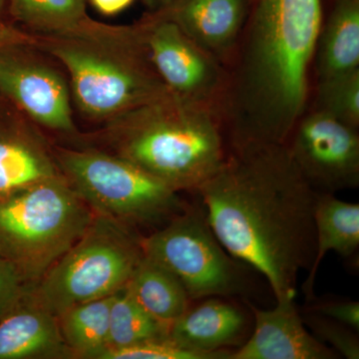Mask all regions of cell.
<instances>
[{
    "label": "cell",
    "instance_id": "603a6c76",
    "mask_svg": "<svg viewBox=\"0 0 359 359\" xmlns=\"http://www.w3.org/2000/svg\"><path fill=\"white\" fill-rule=\"evenodd\" d=\"M318 110L358 129L359 125V69L320 80Z\"/></svg>",
    "mask_w": 359,
    "mask_h": 359
},
{
    "label": "cell",
    "instance_id": "e0dca14e",
    "mask_svg": "<svg viewBox=\"0 0 359 359\" xmlns=\"http://www.w3.org/2000/svg\"><path fill=\"white\" fill-rule=\"evenodd\" d=\"M316 255L302 285L309 301H314L316 273L330 250L344 257L353 256L359 248V205L337 199L332 194L318 193L314 210Z\"/></svg>",
    "mask_w": 359,
    "mask_h": 359
},
{
    "label": "cell",
    "instance_id": "30bf717a",
    "mask_svg": "<svg viewBox=\"0 0 359 359\" xmlns=\"http://www.w3.org/2000/svg\"><path fill=\"white\" fill-rule=\"evenodd\" d=\"M290 156L318 193L358 188L359 137L353 127L318 110L297 126Z\"/></svg>",
    "mask_w": 359,
    "mask_h": 359
},
{
    "label": "cell",
    "instance_id": "6da1fadb",
    "mask_svg": "<svg viewBox=\"0 0 359 359\" xmlns=\"http://www.w3.org/2000/svg\"><path fill=\"white\" fill-rule=\"evenodd\" d=\"M224 250L268 280L276 299L297 294L316 255L318 193L283 144H242L197 191Z\"/></svg>",
    "mask_w": 359,
    "mask_h": 359
},
{
    "label": "cell",
    "instance_id": "7c38bea8",
    "mask_svg": "<svg viewBox=\"0 0 359 359\" xmlns=\"http://www.w3.org/2000/svg\"><path fill=\"white\" fill-rule=\"evenodd\" d=\"M59 176L53 150L36 125L0 96V197Z\"/></svg>",
    "mask_w": 359,
    "mask_h": 359
},
{
    "label": "cell",
    "instance_id": "44dd1931",
    "mask_svg": "<svg viewBox=\"0 0 359 359\" xmlns=\"http://www.w3.org/2000/svg\"><path fill=\"white\" fill-rule=\"evenodd\" d=\"M9 13L32 35L69 32L87 20L88 0H8Z\"/></svg>",
    "mask_w": 359,
    "mask_h": 359
},
{
    "label": "cell",
    "instance_id": "ac0fdd59",
    "mask_svg": "<svg viewBox=\"0 0 359 359\" xmlns=\"http://www.w3.org/2000/svg\"><path fill=\"white\" fill-rule=\"evenodd\" d=\"M125 289L152 318L168 328L190 306V297L179 278L145 255Z\"/></svg>",
    "mask_w": 359,
    "mask_h": 359
},
{
    "label": "cell",
    "instance_id": "d4e9b609",
    "mask_svg": "<svg viewBox=\"0 0 359 359\" xmlns=\"http://www.w3.org/2000/svg\"><path fill=\"white\" fill-rule=\"evenodd\" d=\"M308 316V314H306ZM320 341L330 344L335 353L347 359L359 358V340L353 328L311 313L304 320Z\"/></svg>",
    "mask_w": 359,
    "mask_h": 359
},
{
    "label": "cell",
    "instance_id": "3957f363",
    "mask_svg": "<svg viewBox=\"0 0 359 359\" xmlns=\"http://www.w3.org/2000/svg\"><path fill=\"white\" fill-rule=\"evenodd\" d=\"M36 36L35 47L65 67L72 103L84 119L108 124L170 93L156 71L139 23L87 20Z\"/></svg>",
    "mask_w": 359,
    "mask_h": 359
},
{
    "label": "cell",
    "instance_id": "8992f818",
    "mask_svg": "<svg viewBox=\"0 0 359 359\" xmlns=\"http://www.w3.org/2000/svg\"><path fill=\"white\" fill-rule=\"evenodd\" d=\"M144 256L129 226L94 215L82 237L28 290L26 297L57 316L126 287Z\"/></svg>",
    "mask_w": 359,
    "mask_h": 359
},
{
    "label": "cell",
    "instance_id": "52a82bcc",
    "mask_svg": "<svg viewBox=\"0 0 359 359\" xmlns=\"http://www.w3.org/2000/svg\"><path fill=\"white\" fill-rule=\"evenodd\" d=\"M61 176L96 214L127 224H155L183 211L179 192L110 151L52 147Z\"/></svg>",
    "mask_w": 359,
    "mask_h": 359
},
{
    "label": "cell",
    "instance_id": "4dcf8cb0",
    "mask_svg": "<svg viewBox=\"0 0 359 359\" xmlns=\"http://www.w3.org/2000/svg\"><path fill=\"white\" fill-rule=\"evenodd\" d=\"M6 0H0V18H1L2 13H4V7H6Z\"/></svg>",
    "mask_w": 359,
    "mask_h": 359
},
{
    "label": "cell",
    "instance_id": "484cf974",
    "mask_svg": "<svg viewBox=\"0 0 359 359\" xmlns=\"http://www.w3.org/2000/svg\"><path fill=\"white\" fill-rule=\"evenodd\" d=\"M27 283L11 261L0 256V320L20 306L27 294Z\"/></svg>",
    "mask_w": 359,
    "mask_h": 359
},
{
    "label": "cell",
    "instance_id": "4fadbf2b",
    "mask_svg": "<svg viewBox=\"0 0 359 359\" xmlns=\"http://www.w3.org/2000/svg\"><path fill=\"white\" fill-rule=\"evenodd\" d=\"M295 295L276 299L273 309L249 304L255 318L254 332L230 359H334V349L306 328L294 302Z\"/></svg>",
    "mask_w": 359,
    "mask_h": 359
},
{
    "label": "cell",
    "instance_id": "277c9868",
    "mask_svg": "<svg viewBox=\"0 0 359 359\" xmlns=\"http://www.w3.org/2000/svg\"><path fill=\"white\" fill-rule=\"evenodd\" d=\"M102 139L177 192L199 190L226 160L205 103L172 92L104 125Z\"/></svg>",
    "mask_w": 359,
    "mask_h": 359
},
{
    "label": "cell",
    "instance_id": "d6986e66",
    "mask_svg": "<svg viewBox=\"0 0 359 359\" xmlns=\"http://www.w3.org/2000/svg\"><path fill=\"white\" fill-rule=\"evenodd\" d=\"M318 45L320 80L359 69V0H334Z\"/></svg>",
    "mask_w": 359,
    "mask_h": 359
},
{
    "label": "cell",
    "instance_id": "8fae6325",
    "mask_svg": "<svg viewBox=\"0 0 359 359\" xmlns=\"http://www.w3.org/2000/svg\"><path fill=\"white\" fill-rule=\"evenodd\" d=\"M138 23L151 61L170 92L205 103L221 81L212 54L189 39L178 25L154 13Z\"/></svg>",
    "mask_w": 359,
    "mask_h": 359
},
{
    "label": "cell",
    "instance_id": "cb8c5ba5",
    "mask_svg": "<svg viewBox=\"0 0 359 359\" xmlns=\"http://www.w3.org/2000/svg\"><path fill=\"white\" fill-rule=\"evenodd\" d=\"M96 359H211L180 346L169 335L145 340L133 346L106 348Z\"/></svg>",
    "mask_w": 359,
    "mask_h": 359
},
{
    "label": "cell",
    "instance_id": "f1b7e54d",
    "mask_svg": "<svg viewBox=\"0 0 359 359\" xmlns=\"http://www.w3.org/2000/svg\"><path fill=\"white\" fill-rule=\"evenodd\" d=\"M92 6L103 15H116L128 8L134 0H88Z\"/></svg>",
    "mask_w": 359,
    "mask_h": 359
},
{
    "label": "cell",
    "instance_id": "ba28073f",
    "mask_svg": "<svg viewBox=\"0 0 359 359\" xmlns=\"http://www.w3.org/2000/svg\"><path fill=\"white\" fill-rule=\"evenodd\" d=\"M141 245L179 278L191 301L244 294V264L224 250L203 208L184 209Z\"/></svg>",
    "mask_w": 359,
    "mask_h": 359
},
{
    "label": "cell",
    "instance_id": "5b68a950",
    "mask_svg": "<svg viewBox=\"0 0 359 359\" xmlns=\"http://www.w3.org/2000/svg\"><path fill=\"white\" fill-rule=\"evenodd\" d=\"M94 215L62 176L2 196L0 256L30 289L82 237Z\"/></svg>",
    "mask_w": 359,
    "mask_h": 359
},
{
    "label": "cell",
    "instance_id": "9c48e42d",
    "mask_svg": "<svg viewBox=\"0 0 359 359\" xmlns=\"http://www.w3.org/2000/svg\"><path fill=\"white\" fill-rule=\"evenodd\" d=\"M32 44L0 45V96L37 127L79 135L67 77Z\"/></svg>",
    "mask_w": 359,
    "mask_h": 359
},
{
    "label": "cell",
    "instance_id": "83f0119b",
    "mask_svg": "<svg viewBox=\"0 0 359 359\" xmlns=\"http://www.w3.org/2000/svg\"><path fill=\"white\" fill-rule=\"evenodd\" d=\"M36 44V36L22 28L8 25L0 20V45Z\"/></svg>",
    "mask_w": 359,
    "mask_h": 359
},
{
    "label": "cell",
    "instance_id": "7402d4cb",
    "mask_svg": "<svg viewBox=\"0 0 359 359\" xmlns=\"http://www.w3.org/2000/svg\"><path fill=\"white\" fill-rule=\"evenodd\" d=\"M169 335V328L150 316L126 289L116 292L110 309L107 348L133 346Z\"/></svg>",
    "mask_w": 359,
    "mask_h": 359
},
{
    "label": "cell",
    "instance_id": "9a60e30c",
    "mask_svg": "<svg viewBox=\"0 0 359 359\" xmlns=\"http://www.w3.org/2000/svg\"><path fill=\"white\" fill-rule=\"evenodd\" d=\"M250 0H175L150 11L174 22L209 53L230 48L249 13Z\"/></svg>",
    "mask_w": 359,
    "mask_h": 359
},
{
    "label": "cell",
    "instance_id": "f546056e",
    "mask_svg": "<svg viewBox=\"0 0 359 359\" xmlns=\"http://www.w3.org/2000/svg\"><path fill=\"white\" fill-rule=\"evenodd\" d=\"M175 0H144V4L148 6L150 11H157L168 4H172Z\"/></svg>",
    "mask_w": 359,
    "mask_h": 359
},
{
    "label": "cell",
    "instance_id": "ffe728a7",
    "mask_svg": "<svg viewBox=\"0 0 359 359\" xmlns=\"http://www.w3.org/2000/svg\"><path fill=\"white\" fill-rule=\"evenodd\" d=\"M114 295L77 304L57 316L61 334L73 358L96 359L107 348Z\"/></svg>",
    "mask_w": 359,
    "mask_h": 359
},
{
    "label": "cell",
    "instance_id": "5bb4252c",
    "mask_svg": "<svg viewBox=\"0 0 359 359\" xmlns=\"http://www.w3.org/2000/svg\"><path fill=\"white\" fill-rule=\"evenodd\" d=\"M248 320L242 309L219 297H207L187 309L169 328V337L180 346L211 359H230L226 347L245 342Z\"/></svg>",
    "mask_w": 359,
    "mask_h": 359
},
{
    "label": "cell",
    "instance_id": "7a4b0ae2",
    "mask_svg": "<svg viewBox=\"0 0 359 359\" xmlns=\"http://www.w3.org/2000/svg\"><path fill=\"white\" fill-rule=\"evenodd\" d=\"M323 9V0H257L247 66L256 116L243 142L283 144L294 129L306 104Z\"/></svg>",
    "mask_w": 359,
    "mask_h": 359
},
{
    "label": "cell",
    "instance_id": "4316f807",
    "mask_svg": "<svg viewBox=\"0 0 359 359\" xmlns=\"http://www.w3.org/2000/svg\"><path fill=\"white\" fill-rule=\"evenodd\" d=\"M311 309V313L325 316L359 332V302L340 301L320 302Z\"/></svg>",
    "mask_w": 359,
    "mask_h": 359
},
{
    "label": "cell",
    "instance_id": "2e32d148",
    "mask_svg": "<svg viewBox=\"0 0 359 359\" xmlns=\"http://www.w3.org/2000/svg\"><path fill=\"white\" fill-rule=\"evenodd\" d=\"M73 358L57 318L27 297L0 320V359Z\"/></svg>",
    "mask_w": 359,
    "mask_h": 359
}]
</instances>
